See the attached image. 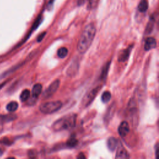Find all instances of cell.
<instances>
[{"label": "cell", "instance_id": "cell-1", "mask_svg": "<svg viewBox=\"0 0 159 159\" xmlns=\"http://www.w3.org/2000/svg\"><path fill=\"white\" fill-rule=\"evenodd\" d=\"M96 27L93 24H88L84 29L77 44V50L84 53L91 46L96 34Z\"/></svg>", "mask_w": 159, "mask_h": 159}, {"label": "cell", "instance_id": "cell-2", "mask_svg": "<svg viewBox=\"0 0 159 159\" xmlns=\"http://www.w3.org/2000/svg\"><path fill=\"white\" fill-rule=\"evenodd\" d=\"M76 116L74 114H69L57 120L52 125L55 131H61L68 130L75 125Z\"/></svg>", "mask_w": 159, "mask_h": 159}, {"label": "cell", "instance_id": "cell-3", "mask_svg": "<svg viewBox=\"0 0 159 159\" xmlns=\"http://www.w3.org/2000/svg\"><path fill=\"white\" fill-rule=\"evenodd\" d=\"M62 106V103L60 101H48L42 104L40 107V111L45 114H52L58 111Z\"/></svg>", "mask_w": 159, "mask_h": 159}, {"label": "cell", "instance_id": "cell-4", "mask_svg": "<svg viewBox=\"0 0 159 159\" xmlns=\"http://www.w3.org/2000/svg\"><path fill=\"white\" fill-rule=\"evenodd\" d=\"M60 81L58 80H56L53 81L43 93L42 98L43 99H48L50 98L57 91L60 86Z\"/></svg>", "mask_w": 159, "mask_h": 159}, {"label": "cell", "instance_id": "cell-5", "mask_svg": "<svg viewBox=\"0 0 159 159\" xmlns=\"http://www.w3.org/2000/svg\"><path fill=\"white\" fill-rule=\"evenodd\" d=\"M100 87L98 86L96 87L95 88L93 89L90 92H89L83 99L82 104L84 105V107L88 106L89 105L94 99V98L96 96L97 94L98 93L99 91L100 90Z\"/></svg>", "mask_w": 159, "mask_h": 159}, {"label": "cell", "instance_id": "cell-6", "mask_svg": "<svg viewBox=\"0 0 159 159\" xmlns=\"http://www.w3.org/2000/svg\"><path fill=\"white\" fill-rule=\"evenodd\" d=\"M117 147V148L116 155V158H127L129 157L127 150L120 143H118Z\"/></svg>", "mask_w": 159, "mask_h": 159}, {"label": "cell", "instance_id": "cell-7", "mask_svg": "<svg viewBox=\"0 0 159 159\" xmlns=\"http://www.w3.org/2000/svg\"><path fill=\"white\" fill-rule=\"evenodd\" d=\"M129 125L128 124V122L127 121H122L118 128V132L119 134V135L122 137H124L125 136H126L128 133L129 132Z\"/></svg>", "mask_w": 159, "mask_h": 159}, {"label": "cell", "instance_id": "cell-8", "mask_svg": "<svg viewBox=\"0 0 159 159\" xmlns=\"http://www.w3.org/2000/svg\"><path fill=\"white\" fill-rule=\"evenodd\" d=\"M132 47H133V45L130 46L128 47V48L125 49V50H122V52H120V53L119 54L118 60L119 61H122V62L127 60L129 57V54H130V52Z\"/></svg>", "mask_w": 159, "mask_h": 159}, {"label": "cell", "instance_id": "cell-9", "mask_svg": "<svg viewBox=\"0 0 159 159\" xmlns=\"http://www.w3.org/2000/svg\"><path fill=\"white\" fill-rule=\"evenodd\" d=\"M156 46H157L156 40L153 37H148L145 40L144 48L146 51H148L155 48Z\"/></svg>", "mask_w": 159, "mask_h": 159}, {"label": "cell", "instance_id": "cell-10", "mask_svg": "<svg viewBox=\"0 0 159 159\" xmlns=\"http://www.w3.org/2000/svg\"><path fill=\"white\" fill-rule=\"evenodd\" d=\"M118 145V141L114 137H109L107 142V146L109 150L111 152L114 151V150L117 148Z\"/></svg>", "mask_w": 159, "mask_h": 159}, {"label": "cell", "instance_id": "cell-11", "mask_svg": "<svg viewBox=\"0 0 159 159\" xmlns=\"http://www.w3.org/2000/svg\"><path fill=\"white\" fill-rule=\"evenodd\" d=\"M42 86L41 84L37 83L35 84L32 89V98L36 99L41 93L42 92Z\"/></svg>", "mask_w": 159, "mask_h": 159}, {"label": "cell", "instance_id": "cell-12", "mask_svg": "<svg viewBox=\"0 0 159 159\" xmlns=\"http://www.w3.org/2000/svg\"><path fill=\"white\" fill-rule=\"evenodd\" d=\"M16 118V116L14 114H8V115H4L0 116V125L7 122H9L11 120H14Z\"/></svg>", "mask_w": 159, "mask_h": 159}, {"label": "cell", "instance_id": "cell-13", "mask_svg": "<svg viewBox=\"0 0 159 159\" xmlns=\"http://www.w3.org/2000/svg\"><path fill=\"white\" fill-rule=\"evenodd\" d=\"M148 7V1L147 0H141L138 5V9L141 12H145L147 11Z\"/></svg>", "mask_w": 159, "mask_h": 159}, {"label": "cell", "instance_id": "cell-14", "mask_svg": "<svg viewBox=\"0 0 159 159\" xmlns=\"http://www.w3.org/2000/svg\"><path fill=\"white\" fill-rule=\"evenodd\" d=\"M18 108V103L16 101H11L7 104L6 109L9 112H14Z\"/></svg>", "mask_w": 159, "mask_h": 159}, {"label": "cell", "instance_id": "cell-15", "mask_svg": "<svg viewBox=\"0 0 159 159\" xmlns=\"http://www.w3.org/2000/svg\"><path fill=\"white\" fill-rule=\"evenodd\" d=\"M78 66V64H75V63H73V64H71V65L70 66H69V68H68V70H67V74L68 76H74L76 71H78V67H76Z\"/></svg>", "mask_w": 159, "mask_h": 159}, {"label": "cell", "instance_id": "cell-16", "mask_svg": "<svg viewBox=\"0 0 159 159\" xmlns=\"http://www.w3.org/2000/svg\"><path fill=\"white\" fill-rule=\"evenodd\" d=\"M68 50L66 47H61L57 51L58 56L61 58H64L68 55Z\"/></svg>", "mask_w": 159, "mask_h": 159}, {"label": "cell", "instance_id": "cell-17", "mask_svg": "<svg viewBox=\"0 0 159 159\" xmlns=\"http://www.w3.org/2000/svg\"><path fill=\"white\" fill-rule=\"evenodd\" d=\"M111 98V94L109 91H104L102 96H101V101L104 102V103H107L108 102L110 99Z\"/></svg>", "mask_w": 159, "mask_h": 159}, {"label": "cell", "instance_id": "cell-18", "mask_svg": "<svg viewBox=\"0 0 159 159\" xmlns=\"http://www.w3.org/2000/svg\"><path fill=\"white\" fill-rule=\"evenodd\" d=\"M30 91L28 89H24L20 95V99L21 101L24 102L27 101L30 97Z\"/></svg>", "mask_w": 159, "mask_h": 159}, {"label": "cell", "instance_id": "cell-19", "mask_svg": "<svg viewBox=\"0 0 159 159\" xmlns=\"http://www.w3.org/2000/svg\"><path fill=\"white\" fill-rule=\"evenodd\" d=\"M78 143V140L75 138H70L66 142V145L70 147H74Z\"/></svg>", "mask_w": 159, "mask_h": 159}, {"label": "cell", "instance_id": "cell-20", "mask_svg": "<svg viewBox=\"0 0 159 159\" xmlns=\"http://www.w3.org/2000/svg\"><path fill=\"white\" fill-rule=\"evenodd\" d=\"M109 65H110V63L109 62L107 64H106V65L104 66V68H103L102 73H101V78H105V77L107 76L108 70H109Z\"/></svg>", "mask_w": 159, "mask_h": 159}, {"label": "cell", "instance_id": "cell-21", "mask_svg": "<svg viewBox=\"0 0 159 159\" xmlns=\"http://www.w3.org/2000/svg\"><path fill=\"white\" fill-rule=\"evenodd\" d=\"M45 32L42 34L41 35H40L38 37V38H37V41H38V42H40V41L43 39V37L45 36Z\"/></svg>", "mask_w": 159, "mask_h": 159}, {"label": "cell", "instance_id": "cell-22", "mask_svg": "<svg viewBox=\"0 0 159 159\" xmlns=\"http://www.w3.org/2000/svg\"><path fill=\"white\" fill-rule=\"evenodd\" d=\"M86 1L87 0H78V6H81V5L84 4Z\"/></svg>", "mask_w": 159, "mask_h": 159}, {"label": "cell", "instance_id": "cell-23", "mask_svg": "<svg viewBox=\"0 0 159 159\" xmlns=\"http://www.w3.org/2000/svg\"><path fill=\"white\" fill-rule=\"evenodd\" d=\"M77 158H85V156H84L83 153H80V154H79V155L77 157Z\"/></svg>", "mask_w": 159, "mask_h": 159}, {"label": "cell", "instance_id": "cell-24", "mask_svg": "<svg viewBox=\"0 0 159 159\" xmlns=\"http://www.w3.org/2000/svg\"><path fill=\"white\" fill-rule=\"evenodd\" d=\"M158 144L156 145V147H155V155H156V158H157V151H158Z\"/></svg>", "mask_w": 159, "mask_h": 159}, {"label": "cell", "instance_id": "cell-25", "mask_svg": "<svg viewBox=\"0 0 159 159\" xmlns=\"http://www.w3.org/2000/svg\"><path fill=\"white\" fill-rule=\"evenodd\" d=\"M2 153H3V151L1 148H0V156H1L2 155Z\"/></svg>", "mask_w": 159, "mask_h": 159}]
</instances>
